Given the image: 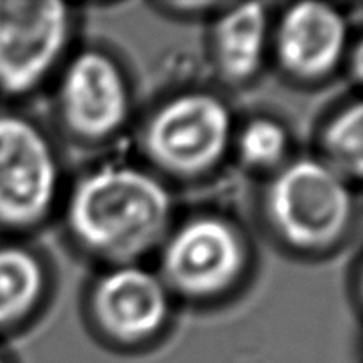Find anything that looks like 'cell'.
<instances>
[{
  "label": "cell",
  "mask_w": 363,
  "mask_h": 363,
  "mask_svg": "<svg viewBox=\"0 0 363 363\" xmlns=\"http://www.w3.org/2000/svg\"><path fill=\"white\" fill-rule=\"evenodd\" d=\"M291 145V131L282 121L254 116L236 126L230 155L248 172L269 177L293 158Z\"/></svg>",
  "instance_id": "obj_12"
},
{
  "label": "cell",
  "mask_w": 363,
  "mask_h": 363,
  "mask_svg": "<svg viewBox=\"0 0 363 363\" xmlns=\"http://www.w3.org/2000/svg\"><path fill=\"white\" fill-rule=\"evenodd\" d=\"M273 14L264 4L218 7L209 32L215 69L227 84L248 85L272 59Z\"/></svg>",
  "instance_id": "obj_10"
},
{
  "label": "cell",
  "mask_w": 363,
  "mask_h": 363,
  "mask_svg": "<svg viewBox=\"0 0 363 363\" xmlns=\"http://www.w3.org/2000/svg\"><path fill=\"white\" fill-rule=\"evenodd\" d=\"M0 363H13V362H11V358L7 357V354L4 353L2 350H0Z\"/></svg>",
  "instance_id": "obj_14"
},
{
  "label": "cell",
  "mask_w": 363,
  "mask_h": 363,
  "mask_svg": "<svg viewBox=\"0 0 363 363\" xmlns=\"http://www.w3.org/2000/svg\"><path fill=\"white\" fill-rule=\"evenodd\" d=\"M156 272L176 301L213 305L248 280L252 250L243 229L220 213H195L174 222L158 248Z\"/></svg>",
  "instance_id": "obj_4"
},
{
  "label": "cell",
  "mask_w": 363,
  "mask_h": 363,
  "mask_svg": "<svg viewBox=\"0 0 363 363\" xmlns=\"http://www.w3.org/2000/svg\"><path fill=\"white\" fill-rule=\"evenodd\" d=\"M353 53L351 23L325 2L289 4L272 23V59L289 80L319 85L347 66Z\"/></svg>",
  "instance_id": "obj_9"
},
{
  "label": "cell",
  "mask_w": 363,
  "mask_h": 363,
  "mask_svg": "<svg viewBox=\"0 0 363 363\" xmlns=\"http://www.w3.org/2000/svg\"><path fill=\"white\" fill-rule=\"evenodd\" d=\"M238 123L229 103L206 89H184L152 106L140 128L145 167L181 183L208 179L233 152Z\"/></svg>",
  "instance_id": "obj_3"
},
{
  "label": "cell",
  "mask_w": 363,
  "mask_h": 363,
  "mask_svg": "<svg viewBox=\"0 0 363 363\" xmlns=\"http://www.w3.org/2000/svg\"><path fill=\"white\" fill-rule=\"evenodd\" d=\"M52 296V269L38 248L23 241L0 243V335L30 325Z\"/></svg>",
  "instance_id": "obj_11"
},
{
  "label": "cell",
  "mask_w": 363,
  "mask_h": 363,
  "mask_svg": "<svg viewBox=\"0 0 363 363\" xmlns=\"http://www.w3.org/2000/svg\"><path fill=\"white\" fill-rule=\"evenodd\" d=\"M74 14L53 0H0V92L21 98L59 73L71 53Z\"/></svg>",
  "instance_id": "obj_8"
},
{
  "label": "cell",
  "mask_w": 363,
  "mask_h": 363,
  "mask_svg": "<svg viewBox=\"0 0 363 363\" xmlns=\"http://www.w3.org/2000/svg\"><path fill=\"white\" fill-rule=\"evenodd\" d=\"M53 106L67 137L84 145L106 144L130 123V77L108 50L89 46L71 52L55 74Z\"/></svg>",
  "instance_id": "obj_6"
},
{
  "label": "cell",
  "mask_w": 363,
  "mask_h": 363,
  "mask_svg": "<svg viewBox=\"0 0 363 363\" xmlns=\"http://www.w3.org/2000/svg\"><path fill=\"white\" fill-rule=\"evenodd\" d=\"M62 165L48 131L27 113L0 112V230L45 225L64 197Z\"/></svg>",
  "instance_id": "obj_5"
},
{
  "label": "cell",
  "mask_w": 363,
  "mask_h": 363,
  "mask_svg": "<svg viewBox=\"0 0 363 363\" xmlns=\"http://www.w3.org/2000/svg\"><path fill=\"white\" fill-rule=\"evenodd\" d=\"M174 296L144 262L103 266L85 298L96 337L117 351H142L163 339L172 323Z\"/></svg>",
  "instance_id": "obj_7"
},
{
  "label": "cell",
  "mask_w": 363,
  "mask_h": 363,
  "mask_svg": "<svg viewBox=\"0 0 363 363\" xmlns=\"http://www.w3.org/2000/svg\"><path fill=\"white\" fill-rule=\"evenodd\" d=\"M318 156L353 183L360 179L363 167V112L360 101L344 103L323 123Z\"/></svg>",
  "instance_id": "obj_13"
},
{
  "label": "cell",
  "mask_w": 363,
  "mask_h": 363,
  "mask_svg": "<svg viewBox=\"0 0 363 363\" xmlns=\"http://www.w3.org/2000/svg\"><path fill=\"white\" fill-rule=\"evenodd\" d=\"M259 204L277 243L303 257L335 252L350 240L358 220L353 181L318 155L293 156L266 177Z\"/></svg>",
  "instance_id": "obj_2"
},
{
  "label": "cell",
  "mask_w": 363,
  "mask_h": 363,
  "mask_svg": "<svg viewBox=\"0 0 363 363\" xmlns=\"http://www.w3.org/2000/svg\"><path fill=\"white\" fill-rule=\"evenodd\" d=\"M80 254L103 266L142 262L174 225L170 184L149 167L110 162L82 174L60 202Z\"/></svg>",
  "instance_id": "obj_1"
}]
</instances>
